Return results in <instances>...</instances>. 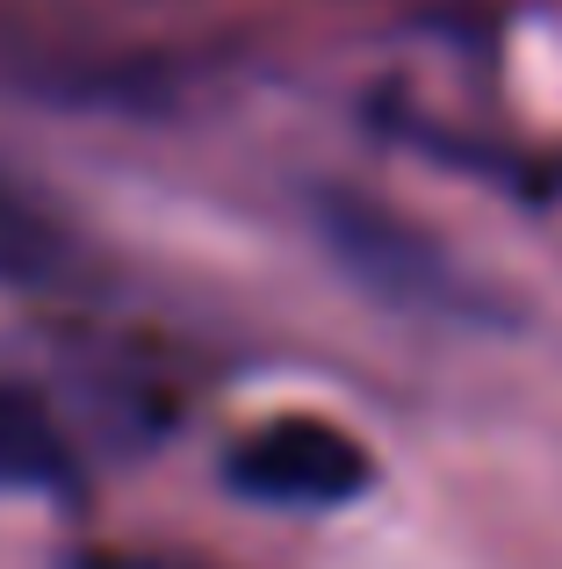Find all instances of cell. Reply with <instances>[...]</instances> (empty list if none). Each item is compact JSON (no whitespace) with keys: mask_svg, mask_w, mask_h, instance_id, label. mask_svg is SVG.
Returning <instances> with one entry per match:
<instances>
[{"mask_svg":"<svg viewBox=\"0 0 562 569\" xmlns=\"http://www.w3.org/2000/svg\"><path fill=\"white\" fill-rule=\"evenodd\" d=\"M310 217H318L324 252H332L375 303L419 310V318H476V325L498 318L491 289H483L448 246H433L419 223H404L397 209L368 202V194H353V188H324L318 202H310Z\"/></svg>","mask_w":562,"mask_h":569,"instance_id":"1","label":"cell"},{"mask_svg":"<svg viewBox=\"0 0 562 569\" xmlns=\"http://www.w3.org/2000/svg\"><path fill=\"white\" fill-rule=\"evenodd\" d=\"M224 483L253 505H274V512H339V505L368 498L375 455L347 426H332V418L289 411V418H274V426L245 432L231 447Z\"/></svg>","mask_w":562,"mask_h":569,"instance_id":"2","label":"cell"},{"mask_svg":"<svg viewBox=\"0 0 562 569\" xmlns=\"http://www.w3.org/2000/svg\"><path fill=\"white\" fill-rule=\"evenodd\" d=\"M66 483H72V455L58 418L29 389L0 382V490H66Z\"/></svg>","mask_w":562,"mask_h":569,"instance_id":"3","label":"cell"},{"mask_svg":"<svg viewBox=\"0 0 562 569\" xmlns=\"http://www.w3.org/2000/svg\"><path fill=\"white\" fill-rule=\"evenodd\" d=\"M58 267H66V231H58V217L0 173V281L37 289Z\"/></svg>","mask_w":562,"mask_h":569,"instance_id":"4","label":"cell"}]
</instances>
